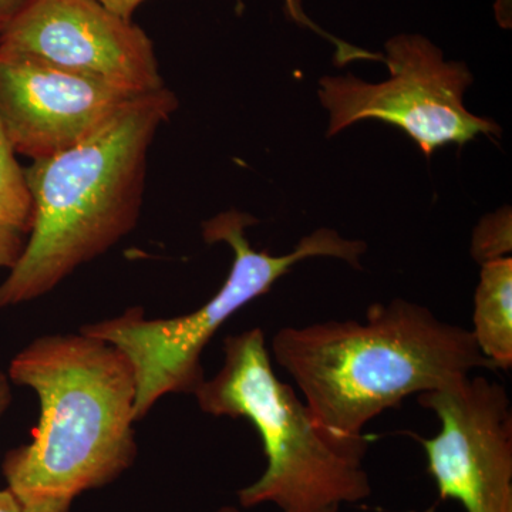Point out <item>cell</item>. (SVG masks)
Listing matches in <instances>:
<instances>
[{
	"label": "cell",
	"mask_w": 512,
	"mask_h": 512,
	"mask_svg": "<svg viewBox=\"0 0 512 512\" xmlns=\"http://www.w3.org/2000/svg\"><path fill=\"white\" fill-rule=\"evenodd\" d=\"M252 215L227 211L202 225L208 244L225 242L234 252L231 271L220 291L197 311L171 319H147L141 306L126 309L116 318L83 326L80 332L110 343L127 357L136 377L134 419L143 420L154 404L173 393L194 394L205 380L201 356L221 326L249 302L271 291L292 266L330 256L360 268L367 245L343 238L330 228H319L302 238L291 254L271 255L249 244Z\"/></svg>",
	"instance_id": "5"
},
{
	"label": "cell",
	"mask_w": 512,
	"mask_h": 512,
	"mask_svg": "<svg viewBox=\"0 0 512 512\" xmlns=\"http://www.w3.org/2000/svg\"><path fill=\"white\" fill-rule=\"evenodd\" d=\"M29 2L30 0H0V33L8 28L9 23Z\"/></svg>",
	"instance_id": "14"
},
{
	"label": "cell",
	"mask_w": 512,
	"mask_h": 512,
	"mask_svg": "<svg viewBox=\"0 0 512 512\" xmlns=\"http://www.w3.org/2000/svg\"><path fill=\"white\" fill-rule=\"evenodd\" d=\"M12 400V380L9 379V375L0 370V420H2L3 414L8 412Z\"/></svg>",
	"instance_id": "15"
},
{
	"label": "cell",
	"mask_w": 512,
	"mask_h": 512,
	"mask_svg": "<svg viewBox=\"0 0 512 512\" xmlns=\"http://www.w3.org/2000/svg\"><path fill=\"white\" fill-rule=\"evenodd\" d=\"M194 396L202 412L248 420L261 436L265 473L238 491L242 507L339 512L372 495L363 457L329 443L296 390L275 375L262 329L227 336L224 365Z\"/></svg>",
	"instance_id": "4"
},
{
	"label": "cell",
	"mask_w": 512,
	"mask_h": 512,
	"mask_svg": "<svg viewBox=\"0 0 512 512\" xmlns=\"http://www.w3.org/2000/svg\"><path fill=\"white\" fill-rule=\"evenodd\" d=\"M23 512H69L70 505L56 503V501H45L22 508Z\"/></svg>",
	"instance_id": "17"
},
{
	"label": "cell",
	"mask_w": 512,
	"mask_h": 512,
	"mask_svg": "<svg viewBox=\"0 0 512 512\" xmlns=\"http://www.w3.org/2000/svg\"><path fill=\"white\" fill-rule=\"evenodd\" d=\"M177 107L165 86L141 94L82 143L25 168L35 222L0 284V311L52 292L137 227L148 151Z\"/></svg>",
	"instance_id": "3"
},
{
	"label": "cell",
	"mask_w": 512,
	"mask_h": 512,
	"mask_svg": "<svg viewBox=\"0 0 512 512\" xmlns=\"http://www.w3.org/2000/svg\"><path fill=\"white\" fill-rule=\"evenodd\" d=\"M441 427L419 439L440 500L466 512H512V409L503 384L470 375L417 396Z\"/></svg>",
	"instance_id": "8"
},
{
	"label": "cell",
	"mask_w": 512,
	"mask_h": 512,
	"mask_svg": "<svg viewBox=\"0 0 512 512\" xmlns=\"http://www.w3.org/2000/svg\"><path fill=\"white\" fill-rule=\"evenodd\" d=\"M383 60L390 72L386 82L366 83L353 74L320 79L319 100L330 114L326 136L362 120H380L403 130L426 157L480 134L500 136L495 121L464 107V93L474 80L466 64L446 62L426 37L394 36Z\"/></svg>",
	"instance_id": "6"
},
{
	"label": "cell",
	"mask_w": 512,
	"mask_h": 512,
	"mask_svg": "<svg viewBox=\"0 0 512 512\" xmlns=\"http://www.w3.org/2000/svg\"><path fill=\"white\" fill-rule=\"evenodd\" d=\"M512 249L511 210L503 208L497 214L487 215L477 225L471 241V255L478 264L507 258Z\"/></svg>",
	"instance_id": "12"
},
{
	"label": "cell",
	"mask_w": 512,
	"mask_h": 512,
	"mask_svg": "<svg viewBox=\"0 0 512 512\" xmlns=\"http://www.w3.org/2000/svg\"><path fill=\"white\" fill-rule=\"evenodd\" d=\"M215 512H241L238 510V508L235 507H221L220 510H217Z\"/></svg>",
	"instance_id": "18"
},
{
	"label": "cell",
	"mask_w": 512,
	"mask_h": 512,
	"mask_svg": "<svg viewBox=\"0 0 512 512\" xmlns=\"http://www.w3.org/2000/svg\"><path fill=\"white\" fill-rule=\"evenodd\" d=\"M9 379L40 403L33 439L10 450L3 476L20 505L56 501L104 487L133 466L137 384L127 357L84 335H47L13 357Z\"/></svg>",
	"instance_id": "2"
},
{
	"label": "cell",
	"mask_w": 512,
	"mask_h": 512,
	"mask_svg": "<svg viewBox=\"0 0 512 512\" xmlns=\"http://www.w3.org/2000/svg\"><path fill=\"white\" fill-rule=\"evenodd\" d=\"M97 2L106 6V8L111 10V12L117 13L121 18L131 20L133 19L134 12H136V10L140 8L146 0H97ZM285 2L286 5H288L289 10H291L293 19L299 20V22L308 23L309 25V20L305 18V15H303L299 0H285Z\"/></svg>",
	"instance_id": "13"
},
{
	"label": "cell",
	"mask_w": 512,
	"mask_h": 512,
	"mask_svg": "<svg viewBox=\"0 0 512 512\" xmlns=\"http://www.w3.org/2000/svg\"><path fill=\"white\" fill-rule=\"evenodd\" d=\"M0 56L128 92L164 87L147 33L97 0H30L0 33Z\"/></svg>",
	"instance_id": "7"
},
{
	"label": "cell",
	"mask_w": 512,
	"mask_h": 512,
	"mask_svg": "<svg viewBox=\"0 0 512 512\" xmlns=\"http://www.w3.org/2000/svg\"><path fill=\"white\" fill-rule=\"evenodd\" d=\"M141 94L0 56V124L15 153L32 161L82 143Z\"/></svg>",
	"instance_id": "9"
},
{
	"label": "cell",
	"mask_w": 512,
	"mask_h": 512,
	"mask_svg": "<svg viewBox=\"0 0 512 512\" xmlns=\"http://www.w3.org/2000/svg\"><path fill=\"white\" fill-rule=\"evenodd\" d=\"M0 512H23L18 498L13 495L9 488L0 490Z\"/></svg>",
	"instance_id": "16"
},
{
	"label": "cell",
	"mask_w": 512,
	"mask_h": 512,
	"mask_svg": "<svg viewBox=\"0 0 512 512\" xmlns=\"http://www.w3.org/2000/svg\"><path fill=\"white\" fill-rule=\"evenodd\" d=\"M271 349L322 436L359 457L369 446L367 424L386 410L476 370H495L470 329L400 298L369 306L363 320L286 326L275 333Z\"/></svg>",
	"instance_id": "1"
},
{
	"label": "cell",
	"mask_w": 512,
	"mask_h": 512,
	"mask_svg": "<svg viewBox=\"0 0 512 512\" xmlns=\"http://www.w3.org/2000/svg\"><path fill=\"white\" fill-rule=\"evenodd\" d=\"M35 222L25 168L0 124V271H10L28 245Z\"/></svg>",
	"instance_id": "11"
},
{
	"label": "cell",
	"mask_w": 512,
	"mask_h": 512,
	"mask_svg": "<svg viewBox=\"0 0 512 512\" xmlns=\"http://www.w3.org/2000/svg\"><path fill=\"white\" fill-rule=\"evenodd\" d=\"M481 355L495 370L512 367V258L481 264L474 295L473 329Z\"/></svg>",
	"instance_id": "10"
}]
</instances>
